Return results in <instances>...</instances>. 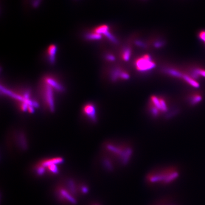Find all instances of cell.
<instances>
[{"instance_id":"obj_17","label":"cell","mask_w":205,"mask_h":205,"mask_svg":"<svg viewBox=\"0 0 205 205\" xmlns=\"http://www.w3.org/2000/svg\"><path fill=\"white\" fill-rule=\"evenodd\" d=\"M85 37L88 40H99L101 39L102 36L101 34L94 32L86 33L85 36Z\"/></svg>"},{"instance_id":"obj_4","label":"cell","mask_w":205,"mask_h":205,"mask_svg":"<svg viewBox=\"0 0 205 205\" xmlns=\"http://www.w3.org/2000/svg\"><path fill=\"white\" fill-rule=\"evenodd\" d=\"M105 148L107 152L118 159L121 164L124 165H125L129 162L133 154L132 148L122 145L110 142L105 145Z\"/></svg>"},{"instance_id":"obj_16","label":"cell","mask_w":205,"mask_h":205,"mask_svg":"<svg viewBox=\"0 0 205 205\" xmlns=\"http://www.w3.org/2000/svg\"><path fill=\"white\" fill-rule=\"evenodd\" d=\"M122 71L120 69H115L112 71L111 74V79L114 82L117 80L118 79H121V75Z\"/></svg>"},{"instance_id":"obj_10","label":"cell","mask_w":205,"mask_h":205,"mask_svg":"<svg viewBox=\"0 0 205 205\" xmlns=\"http://www.w3.org/2000/svg\"><path fill=\"white\" fill-rule=\"evenodd\" d=\"M57 46L55 44L49 45L47 49V54L49 63L51 64L55 63L56 60V54L57 51Z\"/></svg>"},{"instance_id":"obj_18","label":"cell","mask_w":205,"mask_h":205,"mask_svg":"<svg viewBox=\"0 0 205 205\" xmlns=\"http://www.w3.org/2000/svg\"><path fill=\"white\" fill-rule=\"evenodd\" d=\"M202 100V97L199 94H194L190 98V104L194 105L198 104Z\"/></svg>"},{"instance_id":"obj_7","label":"cell","mask_w":205,"mask_h":205,"mask_svg":"<svg viewBox=\"0 0 205 205\" xmlns=\"http://www.w3.org/2000/svg\"><path fill=\"white\" fill-rule=\"evenodd\" d=\"M63 161L64 159L62 157H54L41 160L37 163L44 168L46 173L56 175L60 172L59 165L62 164Z\"/></svg>"},{"instance_id":"obj_22","label":"cell","mask_w":205,"mask_h":205,"mask_svg":"<svg viewBox=\"0 0 205 205\" xmlns=\"http://www.w3.org/2000/svg\"><path fill=\"white\" fill-rule=\"evenodd\" d=\"M155 205H176L174 203L170 201H161L157 203Z\"/></svg>"},{"instance_id":"obj_3","label":"cell","mask_w":205,"mask_h":205,"mask_svg":"<svg viewBox=\"0 0 205 205\" xmlns=\"http://www.w3.org/2000/svg\"><path fill=\"white\" fill-rule=\"evenodd\" d=\"M4 89V93L13 98L19 109L22 112L32 113L38 106L39 102L32 98L29 89H24L20 92L9 91L5 88Z\"/></svg>"},{"instance_id":"obj_13","label":"cell","mask_w":205,"mask_h":205,"mask_svg":"<svg viewBox=\"0 0 205 205\" xmlns=\"http://www.w3.org/2000/svg\"><path fill=\"white\" fill-rule=\"evenodd\" d=\"M191 77L193 78H197L199 77H205V69H195L193 71H192Z\"/></svg>"},{"instance_id":"obj_1","label":"cell","mask_w":205,"mask_h":205,"mask_svg":"<svg viewBox=\"0 0 205 205\" xmlns=\"http://www.w3.org/2000/svg\"><path fill=\"white\" fill-rule=\"evenodd\" d=\"M38 91V96L43 107L46 110L53 112L56 107L57 94L63 93L65 87L53 76H46L41 81Z\"/></svg>"},{"instance_id":"obj_24","label":"cell","mask_w":205,"mask_h":205,"mask_svg":"<svg viewBox=\"0 0 205 205\" xmlns=\"http://www.w3.org/2000/svg\"><path fill=\"white\" fill-rule=\"evenodd\" d=\"M105 58H106L107 60L109 61H113L115 60V57H114V56L113 55H111V54H107V55L105 56Z\"/></svg>"},{"instance_id":"obj_9","label":"cell","mask_w":205,"mask_h":205,"mask_svg":"<svg viewBox=\"0 0 205 205\" xmlns=\"http://www.w3.org/2000/svg\"><path fill=\"white\" fill-rule=\"evenodd\" d=\"M135 66L137 70L145 72L154 69L156 66V64L149 55H145L135 61Z\"/></svg>"},{"instance_id":"obj_19","label":"cell","mask_w":205,"mask_h":205,"mask_svg":"<svg viewBox=\"0 0 205 205\" xmlns=\"http://www.w3.org/2000/svg\"><path fill=\"white\" fill-rule=\"evenodd\" d=\"M131 50L129 48H125L122 52V57L123 60L126 61L129 60L131 57Z\"/></svg>"},{"instance_id":"obj_27","label":"cell","mask_w":205,"mask_h":205,"mask_svg":"<svg viewBox=\"0 0 205 205\" xmlns=\"http://www.w3.org/2000/svg\"><path fill=\"white\" fill-rule=\"evenodd\" d=\"M92 205H100L99 204H97V203H95V204H92Z\"/></svg>"},{"instance_id":"obj_21","label":"cell","mask_w":205,"mask_h":205,"mask_svg":"<svg viewBox=\"0 0 205 205\" xmlns=\"http://www.w3.org/2000/svg\"><path fill=\"white\" fill-rule=\"evenodd\" d=\"M198 37L205 43V30H202L199 33Z\"/></svg>"},{"instance_id":"obj_25","label":"cell","mask_w":205,"mask_h":205,"mask_svg":"<svg viewBox=\"0 0 205 205\" xmlns=\"http://www.w3.org/2000/svg\"><path fill=\"white\" fill-rule=\"evenodd\" d=\"M163 45V43L161 41H157L155 42L154 44V46H155L156 48H160V47L162 46Z\"/></svg>"},{"instance_id":"obj_8","label":"cell","mask_w":205,"mask_h":205,"mask_svg":"<svg viewBox=\"0 0 205 205\" xmlns=\"http://www.w3.org/2000/svg\"><path fill=\"white\" fill-rule=\"evenodd\" d=\"M81 114L85 119L92 124H96L97 122V108L94 102H88L84 104L82 107Z\"/></svg>"},{"instance_id":"obj_5","label":"cell","mask_w":205,"mask_h":205,"mask_svg":"<svg viewBox=\"0 0 205 205\" xmlns=\"http://www.w3.org/2000/svg\"><path fill=\"white\" fill-rule=\"evenodd\" d=\"M148 110L153 117H158L161 114H166L169 110L167 100L163 97L153 95L150 98Z\"/></svg>"},{"instance_id":"obj_14","label":"cell","mask_w":205,"mask_h":205,"mask_svg":"<svg viewBox=\"0 0 205 205\" xmlns=\"http://www.w3.org/2000/svg\"><path fill=\"white\" fill-rule=\"evenodd\" d=\"M103 166L106 170L108 171H112L113 170L114 166L113 163H112V161L110 159L107 158H104L102 161Z\"/></svg>"},{"instance_id":"obj_15","label":"cell","mask_w":205,"mask_h":205,"mask_svg":"<svg viewBox=\"0 0 205 205\" xmlns=\"http://www.w3.org/2000/svg\"><path fill=\"white\" fill-rule=\"evenodd\" d=\"M165 72L168 73L170 76H173V77H176L178 78H182L183 77V74L181 72L178 71V70L173 69H166L165 70Z\"/></svg>"},{"instance_id":"obj_20","label":"cell","mask_w":205,"mask_h":205,"mask_svg":"<svg viewBox=\"0 0 205 205\" xmlns=\"http://www.w3.org/2000/svg\"><path fill=\"white\" fill-rule=\"evenodd\" d=\"M89 189L88 186L85 184H81L78 185V192L80 194H86L88 192Z\"/></svg>"},{"instance_id":"obj_6","label":"cell","mask_w":205,"mask_h":205,"mask_svg":"<svg viewBox=\"0 0 205 205\" xmlns=\"http://www.w3.org/2000/svg\"><path fill=\"white\" fill-rule=\"evenodd\" d=\"M55 195L58 200L62 204L75 205L77 203V197L68 190L62 182L55 188Z\"/></svg>"},{"instance_id":"obj_2","label":"cell","mask_w":205,"mask_h":205,"mask_svg":"<svg viewBox=\"0 0 205 205\" xmlns=\"http://www.w3.org/2000/svg\"><path fill=\"white\" fill-rule=\"evenodd\" d=\"M179 172L174 167H167L153 170L147 175L146 180L150 185L167 186L173 183L178 178Z\"/></svg>"},{"instance_id":"obj_23","label":"cell","mask_w":205,"mask_h":205,"mask_svg":"<svg viewBox=\"0 0 205 205\" xmlns=\"http://www.w3.org/2000/svg\"><path fill=\"white\" fill-rule=\"evenodd\" d=\"M41 0H33L32 2V5L33 7L34 8H37L39 6V5L41 3Z\"/></svg>"},{"instance_id":"obj_12","label":"cell","mask_w":205,"mask_h":205,"mask_svg":"<svg viewBox=\"0 0 205 205\" xmlns=\"http://www.w3.org/2000/svg\"><path fill=\"white\" fill-rule=\"evenodd\" d=\"M108 26L106 25H102L99 26L94 29V32L101 34V35H105L109 32Z\"/></svg>"},{"instance_id":"obj_26","label":"cell","mask_w":205,"mask_h":205,"mask_svg":"<svg viewBox=\"0 0 205 205\" xmlns=\"http://www.w3.org/2000/svg\"><path fill=\"white\" fill-rule=\"evenodd\" d=\"M135 43H136V44L138 46H140V47H145V43H143V42H142L141 41H136L135 42Z\"/></svg>"},{"instance_id":"obj_11","label":"cell","mask_w":205,"mask_h":205,"mask_svg":"<svg viewBox=\"0 0 205 205\" xmlns=\"http://www.w3.org/2000/svg\"><path fill=\"white\" fill-rule=\"evenodd\" d=\"M182 78L187 83L190 84V86H193L194 88H199V83L191 76H189V75H186V74H183Z\"/></svg>"}]
</instances>
